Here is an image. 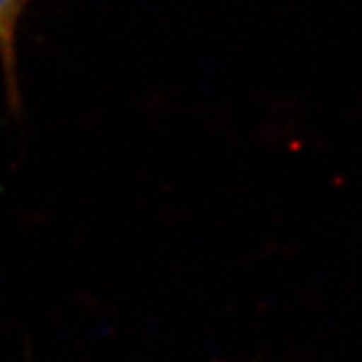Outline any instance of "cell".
Wrapping results in <instances>:
<instances>
[{
  "instance_id": "cell-1",
  "label": "cell",
  "mask_w": 362,
  "mask_h": 362,
  "mask_svg": "<svg viewBox=\"0 0 362 362\" xmlns=\"http://www.w3.org/2000/svg\"><path fill=\"white\" fill-rule=\"evenodd\" d=\"M33 0H0V66L4 77V89L11 109L21 107V89H18V66H16V40L18 26Z\"/></svg>"
}]
</instances>
